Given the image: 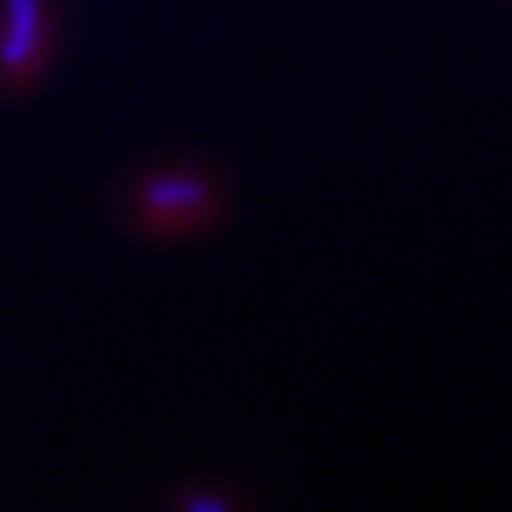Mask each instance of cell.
Here are the masks:
<instances>
[{"instance_id": "cell-1", "label": "cell", "mask_w": 512, "mask_h": 512, "mask_svg": "<svg viewBox=\"0 0 512 512\" xmlns=\"http://www.w3.org/2000/svg\"><path fill=\"white\" fill-rule=\"evenodd\" d=\"M137 207L147 227L177 237L210 227L220 217V193L197 170H163L143 180Z\"/></svg>"}, {"instance_id": "cell-2", "label": "cell", "mask_w": 512, "mask_h": 512, "mask_svg": "<svg viewBox=\"0 0 512 512\" xmlns=\"http://www.w3.org/2000/svg\"><path fill=\"white\" fill-rule=\"evenodd\" d=\"M40 0H7L4 4V40H0V64L10 70H27L40 47Z\"/></svg>"}]
</instances>
